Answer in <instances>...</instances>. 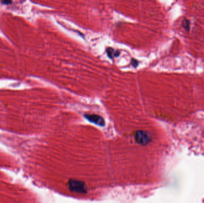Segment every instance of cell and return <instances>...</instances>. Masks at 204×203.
<instances>
[{
	"label": "cell",
	"instance_id": "cell-6",
	"mask_svg": "<svg viewBox=\"0 0 204 203\" xmlns=\"http://www.w3.org/2000/svg\"><path fill=\"white\" fill-rule=\"evenodd\" d=\"M131 65L133 67H137V66L138 65V62L137 60H135V59H132L131 60Z\"/></svg>",
	"mask_w": 204,
	"mask_h": 203
},
{
	"label": "cell",
	"instance_id": "cell-3",
	"mask_svg": "<svg viewBox=\"0 0 204 203\" xmlns=\"http://www.w3.org/2000/svg\"><path fill=\"white\" fill-rule=\"evenodd\" d=\"M84 117L89 122L93 123L100 126H104L105 122L104 119L99 115L97 114H85Z\"/></svg>",
	"mask_w": 204,
	"mask_h": 203
},
{
	"label": "cell",
	"instance_id": "cell-4",
	"mask_svg": "<svg viewBox=\"0 0 204 203\" xmlns=\"http://www.w3.org/2000/svg\"><path fill=\"white\" fill-rule=\"evenodd\" d=\"M190 21L187 19H185L182 22V26L187 31H189L190 29Z\"/></svg>",
	"mask_w": 204,
	"mask_h": 203
},
{
	"label": "cell",
	"instance_id": "cell-1",
	"mask_svg": "<svg viewBox=\"0 0 204 203\" xmlns=\"http://www.w3.org/2000/svg\"><path fill=\"white\" fill-rule=\"evenodd\" d=\"M69 188L71 191L77 193L84 194L87 192L85 185L82 181L70 180L69 181Z\"/></svg>",
	"mask_w": 204,
	"mask_h": 203
},
{
	"label": "cell",
	"instance_id": "cell-7",
	"mask_svg": "<svg viewBox=\"0 0 204 203\" xmlns=\"http://www.w3.org/2000/svg\"><path fill=\"white\" fill-rule=\"evenodd\" d=\"M1 1L5 4H9L12 3V0H1Z\"/></svg>",
	"mask_w": 204,
	"mask_h": 203
},
{
	"label": "cell",
	"instance_id": "cell-5",
	"mask_svg": "<svg viewBox=\"0 0 204 203\" xmlns=\"http://www.w3.org/2000/svg\"><path fill=\"white\" fill-rule=\"evenodd\" d=\"M106 52H107V54L108 55V57L110 59H112V58L114 57V53H115V51L112 48H107L106 49Z\"/></svg>",
	"mask_w": 204,
	"mask_h": 203
},
{
	"label": "cell",
	"instance_id": "cell-2",
	"mask_svg": "<svg viewBox=\"0 0 204 203\" xmlns=\"http://www.w3.org/2000/svg\"><path fill=\"white\" fill-rule=\"evenodd\" d=\"M135 140L138 143L144 146L151 141V136L147 132L137 131L135 133Z\"/></svg>",
	"mask_w": 204,
	"mask_h": 203
}]
</instances>
